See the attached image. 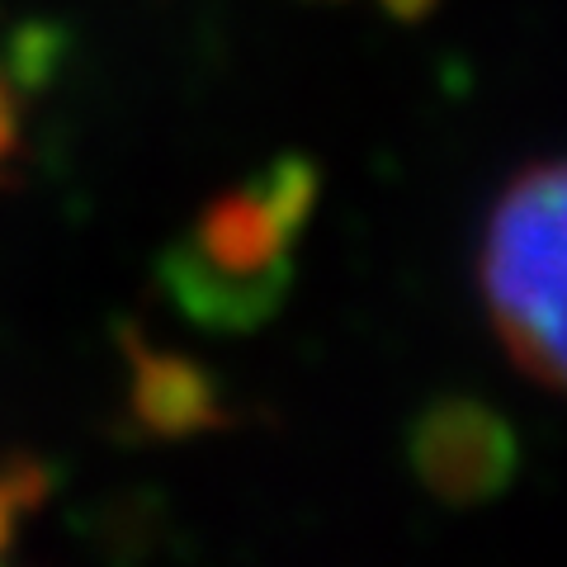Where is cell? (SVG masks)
Returning a JSON list of instances; mask_svg holds the SVG:
<instances>
[{"instance_id": "obj_1", "label": "cell", "mask_w": 567, "mask_h": 567, "mask_svg": "<svg viewBox=\"0 0 567 567\" xmlns=\"http://www.w3.org/2000/svg\"><path fill=\"white\" fill-rule=\"evenodd\" d=\"M477 284L520 374L567 393V162L520 171L492 204Z\"/></svg>"}, {"instance_id": "obj_2", "label": "cell", "mask_w": 567, "mask_h": 567, "mask_svg": "<svg viewBox=\"0 0 567 567\" xmlns=\"http://www.w3.org/2000/svg\"><path fill=\"white\" fill-rule=\"evenodd\" d=\"M33 487H39L33 473H0V544L20 525V511L33 502Z\"/></svg>"}, {"instance_id": "obj_3", "label": "cell", "mask_w": 567, "mask_h": 567, "mask_svg": "<svg viewBox=\"0 0 567 567\" xmlns=\"http://www.w3.org/2000/svg\"><path fill=\"white\" fill-rule=\"evenodd\" d=\"M10 147V114H6V100H0V156Z\"/></svg>"}]
</instances>
